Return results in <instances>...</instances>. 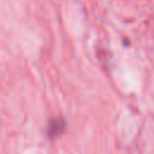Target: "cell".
<instances>
[{
  "mask_svg": "<svg viewBox=\"0 0 154 154\" xmlns=\"http://www.w3.org/2000/svg\"><path fill=\"white\" fill-rule=\"evenodd\" d=\"M65 129V122L64 119H52L48 126V134L51 137L60 135Z\"/></svg>",
  "mask_w": 154,
  "mask_h": 154,
  "instance_id": "1",
  "label": "cell"
}]
</instances>
